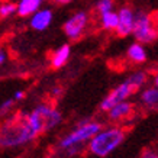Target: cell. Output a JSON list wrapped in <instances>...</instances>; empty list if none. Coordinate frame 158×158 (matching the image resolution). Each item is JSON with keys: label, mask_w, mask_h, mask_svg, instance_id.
Instances as JSON below:
<instances>
[{"label": "cell", "mask_w": 158, "mask_h": 158, "mask_svg": "<svg viewBox=\"0 0 158 158\" xmlns=\"http://www.w3.org/2000/svg\"><path fill=\"white\" fill-rule=\"evenodd\" d=\"M103 126L105 125L99 120L84 118L78 120L76 126L58 141L55 148L61 154V157H74L81 152L83 149H86V145L91 139V136H94Z\"/></svg>", "instance_id": "obj_2"}, {"label": "cell", "mask_w": 158, "mask_h": 158, "mask_svg": "<svg viewBox=\"0 0 158 158\" xmlns=\"http://www.w3.org/2000/svg\"><path fill=\"white\" fill-rule=\"evenodd\" d=\"M135 93H136V90L131 86V83L128 81V80H125V81L120 83L119 86H116L112 91H109V94L100 102L99 109L106 113V112H107L113 105L119 103V102L128 100L131 96H134Z\"/></svg>", "instance_id": "obj_6"}, {"label": "cell", "mask_w": 158, "mask_h": 158, "mask_svg": "<svg viewBox=\"0 0 158 158\" xmlns=\"http://www.w3.org/2000/svg\"><path fill=\"white\" fill-rule=\"evenodd\" d=\"M62 93H64V91H62L61 87H55V89H52V96L57 97V99L62 96Z\"/></svg>", "instance_id": "obj_22"}, {"label": "cell", "mask_w": 158, "mask_h": 158, "mask_svg": "<svg viewBox=\"0 0 158 158\" xmlns=\"http://www.w3.org/2000/svg\"><path fill=\"white\" fill-rule=\"evenodd\" d=\"M132 26H134V10L129 7H122L118 13V26H116V34L119 36H128L132 34Z\"/></svg>", "instance_id": "obj_9"}, {"label": "cell", "mask_w": 158, "mask_h": 158, "mask_svg": "<svg viewBox=\"0 0 158 158\" xmlns=\"http://www.w3.org/2000/svg\"><path fill=\"white\" fill-rule=\"evenodd\" d=\"M16 7H18V6L15 5V3H10V2L3 3V5L0 6V19L9 18L10 15H13L15 12H16Z\"/></svg>", "instance_id": "obj_17"}, {"label": "cell", "mask_w": 158, "mask_h": 158, "mask_svg": "<svg viewBox=\"0 0 158 158\" xmlns=\"http://www.w3.org/2000/svg\"><path fill=\"white\" fill-rule=\"evenodd\" d=\"M38 138L28 120V112L9 113L0 122V148L12 149L31 144Z\"/></svg>", "instance_id": "obj_1"}, {"label": "cell", "mask_w": 158, "mask_h": 158, "mask_svg": "<svg viewBox=\"0 0 158 158\" xmlns=\"http://www.w3.org/2000/svg\"><path fill=\"white\" fill-rule=\"evenodd\" d=\"M139 158H158V152H157V148L154 147H147L141 151L139 154Z\"/></svg>", "instance_id": "obj_20"}, {"label": "cell", "mask_w": 158, "mask_h": 158, "mask_svg": "<svg viewBox=\"0 0 158 158\" xmlns=\"http://www.w3.org/2000/svg\"><path fill=\"white\" fill-rule=\"evenodd\" d=\"M23 97H25V91H23V90H18V91H16V93L13 94V100L18 103V102L22 100Z\"/></svg>", "instance_id": "obj_21"}, {"label": "cell", "mask_w": 158, "mask_h": 158, "mask_svg": "<svg viewBox=\"0 0 158 158\" xmlns=\"http://www.w3.org/2000/svg\"><path fill=\"white\" fill-rule=\"evenodd\" d=\"M5 61H6V52L0 48V65H2V64H5Z\"/></svg>", "instance_id": "obj_23"}, {"label": "cell", "mask_w": 158, "mask_h": 158, "mask_svg": "<svg viewBox=\"0 0 158 158\" xmlns=\"http://www.w3.org/2000/svg\"><path fill=\"white\" fill-rule=\"evenodd\" d=\"M135 110H136V105L132 103V102L123 100L119 102L110 107L106 115H107V119L112 122V123H122L125 120L131 119L132 116L135 115Z\"/></svg>", "instance_id": "obj_7"}, {"label": "cell", "mask_w": 158, "mask_h": 158, "mask_svg": "<svg viewBox=\"0 0 158 158\" xmlns=\"http://www.w3.org/2000/svg\"><path fill=\"white\" fill-rule=\"evenodd\" d=\"M126 139V128L120 125L103 126L94 136L87 142V151L97 158H106L113 154Z\"/></svg>", "instance_id": "obj_3"}, {"label": "cell", "mask_w": 158, "mask_h": 158, "mask_svg": "<svg viewBox=\"0 0 158 158\" xmlns=\"http://www.w3.org/2000/svg\"><path fill=\"white\" fill-rule=\"evenodd\" d=\"M15 103H16V102H15L13 97H12V99H7L6 102H3V103L0 105V119H2V118H5L6 115H9L10 110L13 109Z\"/></svg>", "instance_id": "obj_18"}, {"label": "cell", "mask_w": 158, "mask_h": 158, "mask_svg": "<svg viewBox=\"0 0 158 158\" xmlns=\"http://www.w3.org/2000/svg\"><path fill=\"white\" fill-rule=\"evenodd\" d=\"M87 20H89V18H87L86 12L76 13L64 23V34L70 39H78L83 35L84 29H86Z\"/></svg>", "instance_id": "obj_8"}, {"label": "cell", "mask_w": 158, "mask_h": 158, "mask_svg": "<svg viewBox=\"0 0 158 158\" xmlns=\"http://www.w3.org/2000/svg\"><path fill=\"white\" fill-rule=\"evenodd\" d=\"M113 7V0H100L97 3V12L100 15L106 13V12H110Z\"/></svg>", "instance_id": "obj_19"}, {"label": "cell", "mask_w": 158, "mask_h": 158, "mask_svg": "<svg viewBox=\"0 0 158 158\" xmlns=\"http://www.w3.org/2000/svg\"><path fill=\"white\" fill-rule=\"evenodd\" d=\"M28 120L35 134L41 136L49 131L55 129L62 122L61 110L49 103H39L32 110L28 112Z\"/></svg>", "instance_id": "obj_4"}, {"label": "cell", "mask_w": 158, "mask_h": 158, "mask_svg": "<svg viewBox=\"0 0 158 158\" xmlns=\"http://www.w3.org/2000/svg\"><path fill=\"white\" fill-rule=\"evenodd\" d=\"M51 20H52V12L51 10H36L32 16V19H31V26L35 31H45L49 26Z\"/></svg>", "instance_id": "obj_11"}, {"label": "cell", "mask_w": 158, "mask_h": 158, "mask_svg": "<svg viewBox=\"0 0 158 158\" xmlns=\"http://www.w3.org/2000/svg\"><path fill=\"white\" fill-rule=\"evenodd\" d=\"M126 80L131 83V86L134 87L135 90L138 91V90H141V89H144V86L147 84V81H148V74L145 71H136V73H134V74H131Z\"/></svg>", "instance_id": "obj_15"}, {"label": "cell", "mask_w": 158, "mask_h": 158, "mask_svg": "<svg viewBox=\"0 0 158 158\" xmlns=\"http://www.w3.org/2000/svg\"><path fill=\"white\" fill-rule=\"evenodd\" d=\"M44 0H20V3L16 7V12L19 16H28V15H34L38 10L39 5Z\"/></svg>", "instance_id": "obj_14"}, {"label": "cell", "mask_w": 158, "mask_h": 158, "mask_svg": "<svg viewBox=\"0 0 158 158\" xmlns=\"http://www.w3.org/2000/svg\"><path fill=\"white\" fill-rule=\"evenodd\" d=\"M128 58L132 62H135V64H142L148 58L147 49H145V47L142 44H139V42L132 44L129 48H128Z\"/></svg>", "instance_id": "obj_13"}, {"label": "cell", "mask_w": 158, "mask_h": 158, "mask_svg": "<svg viewBox=\"0 0 158 158\" xmlns=\"http://www.w3.org/2000/svg\"><path fill=\"white\" fill-rule=\"evenodd\" d=\"M71 55V48H70V45H62L60 48L52 54V57H51V67L52 68H61L64 67L65 64H67L68 58Z\"/></svg>", "instance_id": "obj_12"}, {"label": "cell", "mask_w": 158, "mask_h": 158, "mask_svg": "<svg viewBox=\"0 0 158 158\" xmlns=\"http://www.w3.org/2000/svg\"><path fill=\"white\" fill-rule=\"evenodd\" d=\"M55 3H58V5H67V3H70L71 0H54Z\"/></svg>", "instance_id": "obj_24"}, {"label": "cell", "mask_w": 158, "mask_h": 158, "mask_svg": "<svg viewBox=\"0 0 158 158\" xmlns=\"http://www.w3.org/2000/svg\"><path fill=\"white\" fill-rule=\"evenodd\" d=\"M139 106L141 109H144L145 112H154L157 110L158 106V89L157 84L149 87H145L144 90L139 94Z\"/></svg>", "instance_id": "obj_10"}, {"label": "cell", "mask_w": 158, "mask_h": 158, "mask_svg": "<svg viewBox=\"0 0 158 158\" xmlns=\"http://www.w3.org/2000/svg\"><path fill=\"white\" fill-rule=\"evenodd\" d=\"M132 34L139 44H152L154 41H157V26L154 13H147L142 10L134 12Z\"/></svg>", "instance_id": "obj_5"}, {"label": "cell", "mask_w": 158, "mask_h": 158, "mask_svg": "<svg viewBox=\"0 0 158 158\" xmlns=\"http://www.w3.org/2000/svg\"><path fill=\"white\" fill-rule=\"evenodd\" d=\"M102 26L107 31H115L118 26V13L110 10L102 15Z\"/></svg>", "instance_id": "obj_16"}]
</instances>
